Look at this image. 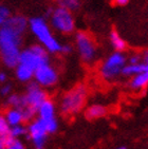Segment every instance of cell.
Returning <instances> with one entry per match:
<instances>
[{"mask_svg":"<svg viewBox=\"0 0 148 149\" xmlns=\"http://www.w3.org/2000/svg\"><path fill=\"white\" fill-rule=\"evenodd\" d=\"M22 36L4 23L0 28V59L8 68H15L19 63Z\"/></svg>","mask_w":148,"mask_h":149,"instance_id":"1","label":"cell"},{"mask_svg":"<svg viewBox=\"0 0 148 149\" xmlns=\"http://www.w3.org/2000/svg\"><path fill=\"white\" fill-rule=\"evenodd\" d=\"M29 28L32 34L39 41V45L48 51V53L56 54L60 53L61 45L54 35L52 34L51 28L43 17H34L29 21Z\"/></svg>","mask_w":148,"mask_h":149,"instance_id":"2","label":"cell"},{"mask_svg":"<svg viewBox=\"0 0 148 149\" xmlns=\"http://www.w3.org/2000/svg\"><path fill=\"white\" fill-rule=\"evenodd\" d=\"M88 96L87 87L83 84L77 85L67 93L60 100V110L65 115H74L83 109Z\"/></svg>","mask_w":148,"mask_h":149,"instance_id":"3","label":"cell"},{"mask_svg":"<svg viewBox=\"0 0 148 149\" xmlns=\"http://www.w3.org/2000/svg\"><path fill=\"white\" fill-rule=\"evenodd\" d=\"M127 63V56L124 52H113L106 58L100 67V74L105 80L117 79L122 75V70Z\"/></svg>","mask_w":148,"mask_h":149,"instance_id":"4","label":"cell"},{"mask_svg":"<svg viewBox=\"0 0 148 149\" xmlns=\"http://www.w3.org/2000/svg\"><path fill=\"white\" fill-rule=\"evenodd\" d=\"M49 53L41 45H33V46L21 50L19 56V63L36 70L43 65L49 63Z\"/></svg>","mask_w":148,"mask_h":149,"instance_id":"5","label":"cell"},{"mask_svg":"<svg viewBox=\"0 0 148 149\" xmlns=\"http://www.w3.org/2000/svg\"><path fill=\"white\" fill-rule=\"evenodd\" d=\"M49 18L52 28L61 34H71L75 30V20L73 14L68 10L57 6L53 9L51 16Z\"/></svg>","mask_w":148,"mask_h":149,"instance_id":"6","label":"cell"},{"mask_svg":"<svg viewBox=\"0 0 148 149\" xmlns=\"http://www.w3.org/2000/svg\"><path fill=\"white\" fill-rule=\"evenodd\" d=\"M75 46L84 63H92L97 57L96 45L93 38L86 32H78L75 35Z\"/></svg>","mask_w":148,"mask_h":149,"instance_id":"7","label":"cell"},{"mask_svg":"<svg viewBox=\"0 0 148 149\" xmlns=\"http://www.w3.org/2000/svg\"><path fill=\"white\" fill-rule=\"evenodd\" d=\"M27 139L32 141L35 149H45L48 136L45 120L39 118H35L27 126Z\"/></svg>","mask_w":148,"mask_h":149,"instance_id":"8","label":"cell"},{"mask_svg":"<svg viewBox=\"0 0 148 149\" xmlns=\"http://www.w3.org/2000/svg\"><path fill=\"white\" fill-rule=\"evenodd\" d=\"M33 78L41 88H50L58 81V72L50 63H46L35 70Z\"/></svg>","mask_w":148,"mask_h":149,"instance_id":"9","label":"cell"},{"mask_svg":"<svg viewBox=\"0 0 148 149\" xmlns=\"http://www.w3.org/2000/svg\"><path fill=\"white\" fill-rule=\"evenodd\" d=\"M23 95V100L26 102V105L32 107L34 109H38V107L48 98V94L43 88L36 84L35 81H30L27 86L26 93Z\"/></svg>","mask_w":148,"mask_h":149,"instance_id":"10","label":"cell"},{"mask_svg":"<svg viewBox=\"0 0 148 149\" xmlns=\"http://www.w3.org/2000/svg\"><path fill=\"white\" fill-rule=\"evenodd\" d=\"M55 104L50 98H47L37 109V115L38 118L43 120H49L52 118H55Z\"/></svg>","mask_w":148,"mask_h":149,"instance_id":"11","label":"cell"},{"mask_svg":"<svg viewBox=\"0 0 148 149\" xmlns=\"http://www.w3.org/2000/svg\"><path fill=\"white\" fill-rule=\"evenodd\" d=\"M148 72V63H140L137 65H130L126 63L122 70V75L124 77H132L134 75L140 73H145Z\"/></svg>","mask_w":148,"mask_h":149,"instance_id":"12","label":"cell"},{"mask_svg":"<svg viewBox=\"0 0 148 149\" xmlns=\"http://www.w3.org/2000/svg\"><path fill=\"white\" fill-rule=\"evenodd\" d=\"M148 85V72L140 73L132 76L129 81V88L133 91H142L147 88Z\"/></svg>","mask_w":148,"mask_h":149,"instance_id":"13","label":"cell"},{"mask_svg":"<svg viewBox=\"0 0 148 149\" xmlns=\"http://www.w3.org/2000/svg\"><path fill=\"white\" fill-rule=\"evenodd\" d=\"M15 69V75L19 81L21 83H30L33 79V76H34V70H32L31 68L24 66V65H21V63H18L17 66L14 68Z\"/></svg>","mask_w":148,"mask_h":149,"instance_id":"14","label":"cell"},{"mask_svg":"<svg viewBox=\"0 0 148 149\" xmlns=\"http://www.w3.org/2000/svg\"><path fill=\"white\" fill-rule=\"evenodd\" d=\"M106 114H107V108L101 104H93L89 106L85 111L86 118L89 120H97L104 118Z\"/></svg>","mask_w":148,"mask_h":149,"instance_id":"15","label":"cell"},{"mask_svg":"<svg viewBox=\"0 0 148 149\" xmlns=\"http://www.w3.org/2000/svg\"><path fill=\"white\" fill-rule=\"evenodd\" d=\"M109 39H110V43L112 48L117 52H124L127 49V43H126L125 39L115 30H112L110 32Z\"/></svg>","mask_w":148,"mask_h":149,"instance_id":"16","label":"cell"},{"mask_svg":"<svg viewBox=\"0 0 148 149\" xmlns=\"http://www.w3.org/2000/svg\"><path fill=\"white\" fill-rule=\"evenodd\" d=\"M4 116H6V122L9 123V125L11 127L23 124L22 114H21V112H20L19 109H16V108H9V109L6 110Z\"/></svg>","mask_w":148,"mask_h":149,"instance_id":"17","label":"cell"},{"mask_svg":"<svg viewBox=\"0 0 148 149\" xmlns=\"http://www.w3.org/2000/svg\"><path fill=\"white\" fill-rule=\"evenodd\" d=\"M6 104L9 106V108H16V109H21L22 107L27 106L26 102L23 100V95L17 93H11L9 96H6Z\"/></svg>","mask_w":148,"mask_h":149,"instance_id":"18","label":"cell"},{"mask_svg":"<svg viewBox=\"0 0 148 149\" xmlns=\"http://www.w3.org/2000/svg\"><path fill=\"white\" fill-rule=\"evenodd\" d=\"M58 8H63L70 12H75L80 9V0H55Z\"/></svg>","mask_w":148,"mask_h":149,"instance_id":"19","label":"cell"},{"mask_svg":"<svg viewBox=\"0 0 148 149\" xmlns=\"http://www.w3.org/2000/svg\"><path fill=\"white\" fill-rule=\"evenodd\" d=\"M28 131H27V126L24 124H20V125H16V126H12L10 128L9 135L12 136L13 139L19 140L22 136H26Z\"/></svg>","mask_w":148,"mask_h":149,"instance_id":"20","label":"cell"},{"mask_svg":"<svg viewBox=\"0 0 148 149\" xmlns=\"http://www.w3.org/2000/svg\"><path fill=\"white\" fill-rule=\"evenodd\" d=\"M10 128H11V126L6 122V116L3 114H0V136L4 138V136H6V135L9 134Z\"/></svg>","mask_w":148,"mask_h":149,"instance_id":"21","label":"cell"},{"mask_svg":"<svg viewBox=\"0 0 148 149\" xmlns=\"http://www.w3.org/2000/svg\"><path fill=\"white\" fill-rule=\"evenodd\" d=\"M46 122V129L48 134H52V133H55L58 129V122H57L56 118H52V120H45Z\"/></svg>","mask_w":148,"mask_h":149,"instance_id":"22","label":"cell"},{"mask_svg":"<svg viewBox=\"0 0 148 149\" xmlns=\"http://www.w3.org/2000/svg\"><path fill=\"white\" fill-rule=\"evenodd\" d=\"M11 16V12L6 6L0 4V28L3 26V23L6 22V19Z\"/></svg>","mask_w":148,"mask_h":149,"instance_id":"23","label":"cell"},{"mask_svg":"<svg viewBox=\"0 0 148 149\" xmlns=\"http://www.w3.org/2000/svg\"><path fill=\"white\" fill-rule=\"evenodd\" d=\"M127 61L130 65H137V63H140L143 61V54L141 53H133V54L129 55L127 57ZM144 63V61H143Z\"/></svg>","mask_w":148,"mask_h":149,"instance_id":"24","label":"cell"},{"mask_svg":"<svg viewBox=\"0 0 148 149\" xmlns=\"http://www.w3.org/2000/svg\"><path fill=\"white\" fill-rule=\"evenodd\" d=\"M12 90H13V87L10 84H2V86L0 87V94L2 96H9L12 93Z\"/></svg>","mask_w":148,"mask_h":149,"instance_id":"25","label":"cell"},{"mask_svg":"<svg viewBox=\"0 0 148 149\" xmlns=\"http://www.w3.org/2000/svg\"><path fill=\"white\" fill-rule=\"evenodd\" d=\"M4 149H26L23 143L20 140H14L13 143L4 147Z\"/></svg>","mask_w":148,"mask_h":149,"instance_id":"26","label":"cell"},{"mask_svg":"<svg viewBox=\"0 0 148 149\" xmlns=\"http://www.w3.org/2000/svg\"><path fill=\"white\" fill-rule=\"evenodd\" d=\"M73 48L70 45H61V49H60V53H64V54H69L71 53Z\"/></svg>","mask_w":148,"mask_h":149,"instance_id":"27","label":"cell"},{"mask_svg":"<svg viewBox=\"0 0 148 149\" xmlns=\"http://www.w3.org/2000/svg\"><path fill=\"white\" fill-rule=\"evenodd\" d=\"M8 80V74L6 72L0 71V84H6Z\"/></svg>","mask_w":148,"mask_h":149,"instance_id":"28","label":"cell"},{"mask_svg":"<svg viewBox=\"0 0 148 149\" xmlns=\"http://www.w3.org/2000/svg\"><path fill=\"white\" fill-rule=\"evenodd\" d=\"M113 2H114V4H117V6H126V4L129 2V0H113Z\"/></svg>","mask_w":148,"mask_h":149,"instance_id":"29","label":"cell"},{"mask_svg":"<svg viewBox=\"0 0 148 149\" xmlns=\"http://www.w3.org/2000/svg\"><path fill=\"white\" fill-rule=\"evenodd\" d=\"M52 12H53V8H48V10H47V12H46V17H50L52 14Z\"/></svg>","mask_w":148,"mask_h":149,"instance_id":"30","label":"cell"},{"mask_svg":"<svg viewBox=\"0 0 148 149\" xmlns=\"http://www.w3.org/2000/svg\"><path fill=\"white\" fill-rule=\"evenodd\" d=\"M4 141H3V138L0 136V149H4Z\"/></svg>","mask_w":148,"mask_h":149,"instance_id":"31","label":"cell"},{"mask_svg":"<svg viewBox=\"0 0 148 149\" xmlns=\"http://www.w3.org/2000/svg\"><path fill=\"white\" fill-rule=\"evenodd\" d=\"M117 149H127V148H126L125 146H120V147H117Z\"/></svg>","mask_w":148,"mask_h":149,"instance_id":"32","label":"cell"}]
</instances>
